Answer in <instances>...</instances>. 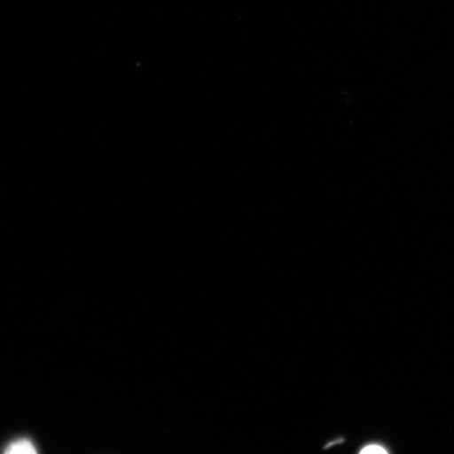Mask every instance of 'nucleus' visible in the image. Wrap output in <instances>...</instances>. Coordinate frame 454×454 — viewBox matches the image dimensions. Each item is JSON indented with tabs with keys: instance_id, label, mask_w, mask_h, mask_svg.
I'll list each match as a JSON object with an SVG mask.
<instances>
[{
	"instance_id": "f257e3e1",
	"label": "nucleus",
	"mask_w": 454,
	"mask_h": 454,
	"mask_svg": "<svg viewBox=\"0 0 454 454\" xmlns=\"http://www.w3.org/2000/svg\"><path fill=\"white\" fill-rule=\"evenodd\" d=\"M3 454H38L34 442L27 439H19L5 447Z\"/></svg>"
},
{
	"instance_id": "f03ea898",
	"label": "nucleus",
	"mask_w": 454,
	"mask_h": 454,
	"mask_svg": "<svg viewBox=\"0 0 454 454\" xmlns=\"http://www.w3.org/2000/svg\"><path fill=\"white\" fill-rule=\"evenodd\" d=\"M361 454H387V452H386L382 447L372 445L364 448Z\"/></svg>"
}]
</instances>
